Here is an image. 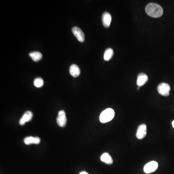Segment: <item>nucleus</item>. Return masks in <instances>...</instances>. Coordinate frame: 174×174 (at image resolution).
I'll use <instances>...</instances> for the list:
<instances>
[{"label": "nucleus", "instance_id": "7ed1b4c3", "mask_svg": "<svg viewBox=\"0 0 174 174\" xmlns=\"http://www.w3.org/2000/svg\"><path fill=\"white\" fill-rule=\"evenodd\" d=\"M158 91L159 93L164 96H168L169 95L170 91V87L168 84L166 83H161L158 86Z\"/></svg>", "mask_w": 174, "mask_h": 174}, {"label": "nucleus", "instance_id": "dca6fc26", "mask_svg": "<svg viewBox=\"0 0 174 174\" xmlns=\"http://www.w3.org/2000/svg\"><path fill=\"white\" fill-rule=\"evenodd\" d=\"M44 85V80L41 78H37L34 80V85L37 88H41Z\"/></svg>", "mask_w": 174, "mask_h": 174}, {"label": "nucleus", "instance_id": "423d86ee", "mask_svg": "<svg viewBox=\"0 0 174 174\" xmlns=\"http://www.w3.org/2000/svg\"><path fill=\"white\" fill-rule=\"evenodd\" d=\"M147 135V126L145 124H141L137 128L136 136L139 139H142Z\"/></svg>", "mask_w": 174, "mask_h": 174}, {"label": "nucleus", "instance_id": "9b49d317", "mask_svg": "<svg viewBox=\"0 0 174 174\" xmlns=\"http://www.w3.org/2000/svg\"><path fill=\"white\" fill-rule=\"evenodd\" d=\"M41 140L39 137H34L33 136H28L25 137L24 139V142L25 144L29 145L32 144H39L40 143Z\"/></svg>", "mask_w": 174, "mask_h": 174}, {"label": "nucleus", "instance_id": "4468645a", "mask_svg": "<svg viewBox=\"0 0 174 174\" xmlns=\"http://www.w3.org/2000/svg\"><path fill=\"white\" fill-rule=\"evenodd\" d=\"M57 122L59 126L61 127L65 126L67 123V118L66 115H58L57 119Z\"/></svg>", "mask_w": 174, "mask_h": 174}, {"label": "nucleus", "instance_id": "f8f14e48", "mask_svg": "<svg viewBox=\"0 0 174 174\" xmlns=\"http://www.w3.org/2000/svg\"><path fill=\"white\" fill-rule=\"evenodd\" d=\"M102 162H105L107 165H112L113 162L112 157L108 153H104L101 156Z\"/></svg>", "mask_w": 174, "mask_h": 174}, {"label": "nucleus", "instance_id": "0eeeda50", "mask_svg": "<svg viewBox=\"0 0 174 174\" xmlns=\"http://www.w3.org/2000/svg\"><path fill=\"white\" fill-rule=\"evenodd\" d=\"M33 117V113L31 111H27L23 115L22 118L20 119L19 121V123L20 125H23L27 122H29L31 121Z\"/></svg>", "mask_w": 174, "mask_h": 174}, {"label": "nucleus", "instance_id": "1a4fd4ad", "mask_svg": "<svg viewBox=\"0 0 174 174\" xmlns=\"http://www.w3.org/2000/svg\"><path fill=\"white\" fill-rule=\"evenodd\" d=\"M148 81V76L147 75L144 73H140L137 76V86L139 87H141L145 84Z\"/></svg>", "mask_w": 174, "mask_h": 174}, {"label": "nucleus", "instance_id": "f257e3e1", "mask_svg": "<svg viewBox=\"0 0 174 174\" xmlns=\"http://www.w3.org/2000/svg\"><path fill=\"white\" fill-rule=\"evenodd\" d=\"M146 12L150 17L154 18L161 17L163 14V9L160 5L155 3H149L145 8Z\"/></svg>", "mask_w": 174, "mask_h": 174}, {"label": "nucleus", "instance_id": "f3484780", "mask_svg": "<svg viewBox=\"0 0 174 174\" xmlns=\"http://www.w3.org/2000/svg\"><path fill=\"white\" fill-rule=\"evenodd\" d=\"M79 174H89L88 173H87V172H85V171H82V172H80Z\"/></svg>", "mask_w": 174, "mask_h": 174}, {"label": "nucleus", "instance_id": "a211bd4d", "mask_svg": "<svg viewBox=\"0 0 174 174\" xmlns=\"http://www.w3.org/2000/svg\"><path fill=\"white\" fill-rule=\"evenodd\" d=\"M172 126H173V128H174V121L172 122Z\"/></svg>", "mask_w": 174, "mask_h": 174}, {"label": "nucleus", "instance_id": "f03ea898", "mask_svg": "<svg viewBox=\"0 0 174 174\" xmlns=\"http://www.w3.org/2000/svg\"><path fill=\"white\" fill-rule=\"evenodd\" d=\"M115 116V111L113 109L109 108L102 112L100 116V121L102 123H107L113 119Z\"/></svg>", "mask_w": 174, "mask_h": 174}, {"label": "nucleus", "instance_id": "9d476101", "mask_svg": "<svg viewBox=\"0 0 174 174\" xmlns=\"http://www.w3.org/2000/svg\"><path fill=\"white\" fill-rule=\"evenodd\" d=\"M69 72L71 75L74 78L78 77L80 75V70L79 66L75 64H73L70 66Z\"/></svg>", "mask_w": 174, "mask_h": 174}, {"label": "nucleus", "instance_id": "6e6552de", "mask_svg": "<svg viewBox=\"0 0 174 174\" xmlns=\"http://www.w3.org/2000/svg\"><path fill=\"white\" fill-rule=\"evenodd\" d=\"M112 17L109 12H105L102 15L103 25L105 28H109L111 24Z\"/></svg>", "mask_w": 174, "mask_h": 174}, {"label": "nucleus", "instance_id": "ddd939ff", "mask_svg": "<svg viewBox=\"0 0 174 174\" xmlns=\"http://www.w3.org/2000/svg\"><path fill=\"white\" fill-rule=\"evenodd\" d=\"M30 57L32 59L34 62H37L41 60L43 57L42 53L38 52H30L29 54Z\"/></svg>", "mask_w": 174, "mask_h": 174}, {"label": "nucleus", "instance_id": "2eb2a0df", "mask_svg": "<svg viewBox=\"0 0 174 174\" xmlns=\"http://www.w3.org/2000/svg\"><path fill=\"white\" fill-rule=\"evenodd\" d=\"M113 50L111 48H109L105 50L104 53V60L105 61H109L113 56Z\"/></svg>", "mask_w": 174, "mask_h": 174}, {"label": "nucleus", "instance_id": "20e7f679", "mask_svg": "<svg viewBox=\"0 0 174 174\" xmlns=\"http://www.w3.org/2000/svg\"><path fill=\"white\" fill-rule=\"evenodd\" d=\"M158 167V163L155 161L148 162L144 167V171L146 174L152 173L156 170Z\"/></svg>", "mask_w": 174, "mask_h": 174}, {"label": "nucleus", "instance_id": "39448f33", "mask_svg": "<svg viewBox=\"0 0 174 174\" xmlns=\"http://www.w3.org/2000/svg\"><path fill=\"white\" fill-rule=\"evenodd\" d=\"M73 35L75 36L79 42H83L85 40V35L80 28L74 27L72 30Z\"/></svg>", "mask_w": 174, "mask_h": 174}]
</instances>
